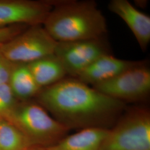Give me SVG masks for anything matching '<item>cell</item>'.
<instances>
[{
	"instance_id": "cell-9",
	"label": "cell",
	"mask_w": 150,
	"mask_h": 150,
	"mask_svg": "<svg viewBox=\"0 0 150 150\" xmlns=\"http://www.w3.org/2000/svg\"><path fill=\"white\" fill-rule=\"evenodd\" d=\"M141 61L120 59L111 54H105L82 71L76 79L87 85L95 86L112 79Z\"/></svg>"
},
{
	"instance_id": "cell-5",
	"label": "cell",
	"mask_w": 150,
	"mask_h": 150,
	"mask_svg": "<svg viewBox=\"0 0 150 150\" xmlns=\"http://www.w3.org/2000/svg\"><path fill=\"white\" fill-rule=\"evenodd\" d=\"M57 42L42 25L29 26L0 47V51L15 64H30L54 54Z\"/></svg>"
},
{
	"instance_id": "cell-18",
	"label": "cell",
	"mask_w": 150,
	"mask_h": 150,
	"mask_svg": "<svg viewBox=\"0 0 150 150\" xmlns=\"http://www.w3.org/2000/svg\"><path fill=\"white\" fill-rule=\"evenodd\" d=\"M27 150H46L45 148H41V147H31L29 149Z\"/></svg>"
},
{
	"instance_id": "cell-12",
	"label": "cell",
	"mask_w": 150,
	"mask_h": 150,
	"mask_svg": "<svg viewBox=\"0 0 150 150\" xmlns=\"http://www.w3.org/2000/svg\"><path fill=\"white\" fill-rule=\"evenodd\" d=\"M27 64L36 83L41 88L53 85L67 77L62 62L54 54Z\"/></svg>"
},
{
	"instance_id": "cell-14",
	"label": "cell",
	"mask_w": 150,
	"mask_h": 150,
	"mask_svg": "<svg viewBox=\"0 0 150 150\" xmlns=\"http://www.w3.org/2000/svg\"><path fill=\"white\" fill-rule=\"evenodd\" d=\"M33 147L21 130L9 121L0 123V150H27Z\"/></svg>"
},
{
	"instance_id": "cell-8",
	"label": "cell",
	"mask_w": 150,
	"mask_h": 150,
	"mask_svg": "<svg viewBox=\"0 0 150 150\" xmlns=\"http://www.w3.org/2000/svg\"><path fill=\"white\" fill-rule=\"evenodd\" d=\"M52 7L50 1L0 0V28L42 25Z\"/></svg>"
},
{
	"instance_id": "cell-10",
	"label": "cell",
	"mask_w": 150,
	"mask_h": 150,
	"mask_svg": "<svg viewBox=\"0 0 150 150\" xmlns=\"http://www.w3.org/2000/svg\"><path fill=\"white\" fill-rule=\"evenodd\" d=\"M108 8L127 24L140 48L146 51L150 42V16L137 10L127 0H112Z\"/></svg>"
},
{
	"instance_id": "cell-3",
	"label": "cell",
	"mask_w": 150,
	"mask_h": 150,
	"mask_svg": "<svg viewBox=\"0 0 150 150\" xmlns=\"http://www.w3.org/2000/svg\"><path fill=\"white\" fill-rule=\"evenodd\" d=\"M8 121L20 129L36 147L47 148L55 145L70 131L34 99L18 102Z\"/></svg>"
},
{
	"instance_id": "cell-16",
	"label": "cell",
	"mask_w": 150,
	"mask_h": 150,
	"mask_svg": "<svg viewBox=\"0 0 150 150\" xmlns=\"http://www.w3.org/2000/svg\"><path fill=\"white\" fill-rule=\"evenodd\" d=\"M14 64L0 51V85L8 84Z\"/></svg>"
},
{
	"instance_id": "cell-7",
	"label": "cell",
	"mask_w": 150,
	"mask_h": 150,
	"mask_svg": "<svg viewBox=\"0 0 150 150\" xmlns=\"http://www.w3.org/2000/svg\"><path fill=\"white\" fill-rule=\"evenodd\" d=\"M54 54L62 62L67 76L76 78L97 59L111 54L108 44L101 38L57 42Z\"/></svg>"
},
{
	"instance_id": "cell-15",
	"label": "cell",
	"mask_w": 150,
	"mask_h": 150,
	"mask_svg": "<svg viewBox=\"0 0 150 150\" xmlns=\"http://www.w3.org/2000/svg\"><path fill=\"white\" fill-rule=\"evenodd\" d=\"M19 102L8 84L0 85V120L8 121Z\"/></svg>"
},
{
	"instance_id": "cell-2",
	"label": "cell",
	"mask_w": 150,
	"mask_h": 150,
	"mask_svg": "<svg viewBox=\"0 0 150 150\" xmlns=\"http://www.w3.org/2000/svg\"><path fill=\"white\" fill-rule=\"evenodd\" d=\"M43 27L56 42L96 40L107 31L106 18L94 1H52Z\"/></svg>"
},
{
	"instance_id": "cell-19",
	"label": "cell",
	"mask_w": 150,
	"mask_h": 150,
	"mask_svg": "<svg viewBox=\"0 0 150 150\" xmlns=\"http://www.w3.org/2000/svg\"><path fill=\"white\" fill-rule=\"evenodd\" d=\"M1 120H0V123H1Z\"/></svg>"
},
{
	"instance_id": "cell-17",
	"label": "cell",
	"mask_w": 150,
	"mask_h": 150,
	"mask_svg": "<svg viewBox=\"0 0 150 150\" xmlns=\"http://www.w3.org/2000/svg\"><path fill=\"white\" fill-rule=\"evenodd\" d=\"M29 26L13 25L0 28V47L25 30Z\"/></svg>"
},
{
	"instance_id": "cell-13",
	"label": "cell",
	"mask_w": 150,
	"mask_h": 150,
	"mask_svg": "<svg viewBox=\"0 0 150 150\" xmlns=\"http://www.w3.org/2000/svg\"><path fill=\"white\" fill-rule=\"evenodd\" d=\"M8 85L18 101L35 99L42 89L26 64L15 63Z\"/></svg>"
},
{
	"instance_id": "cell-4",
	"label": "cell",
	"mask_w": 150,
	"mask_h": 150,
	"mask_svg": "<svg viewBox=\"0 0 150 150\" xmlns=\"http://www.w3.org/2000/svg\"><path fill=\"white\" fill-rule=\"evenodd\" d=\"M101 150H150L149 110L126 108L109 129Z\"/></svg>"
},
{
	"instance_id": "cell-11",
	"label": "cell",
	"mask_w": 150,
	"mask_h": 150,
	"mask_svg": "<svg viewBox=\"0 0 150 150\" xmlns=\"http://www.w3.org/2000/svg\"><path fill=\"white\" fill-rule=\"evenodd\" d=\"M109 129L92 127L67 134L46 150H101Z\"/></svg>"
},
{
	"instance_id": "cell-6",
	"label": "cell",
	"mask_w": 150,
	"mask_h": 150,
	"mask_svg": "<svg viewBox=\"0 0 150 150\" xmlns=\"http://www.w3.org/2000/svg\"><path fill=\"white\" fill-rule=\"evenodd\" d=\"M107 96L124 102L144 101L150 93V69L147 61L111 80L92 86Z\"/></svg>"
},
{
	"instance_id": "cell-1",
	"label": "cell",
	"mask_w": 150,
	"mask_h": 150,
	"mask_svg": "<svg viewBox=\"0 0 150 150\" xmlns=\"http://www.w3.org/2000/svg\"><path fill=\"white\" fill-rule=\"evenodd\" d=\"M34 100L70 130L110 129L126 108L125 103L69 76L42 88Z\"/></svg>"
}]
</instances>
